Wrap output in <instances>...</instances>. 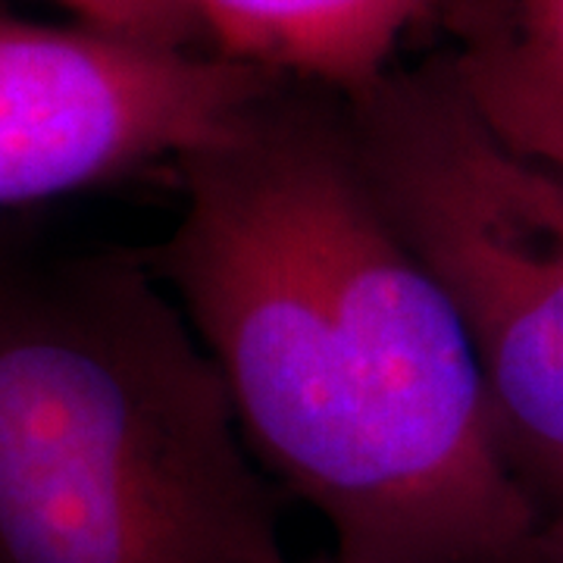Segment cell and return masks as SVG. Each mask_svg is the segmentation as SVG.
Wrapping results in <instances>:
<instances>
[{
	"mask_svg": "<svg viewBox=\"0 0 563 563\" xmlns=\"http://www.w3.org/2000/svg\"><path fill=\"white\" fill-rule=\"evenodd\" d=\"M342 110L376 201L466 329L544 523L563 507V173L507 144L444 54L391 66Z\"/></svg>",
	"mask_w": 563,
	"mask_h": 563,
	"instance_id": "3957f363",
	"label": "cell"
},
{
	"mask_svg": "<svg viewBox=\"0 0 563 563\" xmlns=\"http://www.w3.org/2000/svg\"><path fill=\"white\" fill-rule=\"evenodd\" d=\"M285 76L0 13V213L176 163Z\"/></svg>",
	"mask_w": 563,
	"mask_h": 563,
	"instance_id": "277c9868",
	"label": "cell"
},
{
	"mask_svg": "<svg viewBox=\"0 0 563 563\" xmlns=\"http://www.w3.org/2000/svg\"><path fill=\"white\" fill-rule=\"evenodd\" d=\"M73 13L79 25L129 41L213 51L198 0H47Z\"/></svg>",
	"mask_w": 563,
	"mask_h": 563,
	"instance_id": "52a82bcc",
	"label": "cell"
},
{
	"mask_svg": "<svg viewBox=\"0 0 563 563\" xmlns=\"http://www.w3.org/2000/svg\"><path fill=\"white\" fill-rule=\"evenodd\" d=\"M213 51L339 95L395 66L407 32L442 0H198Z\"/></svg>",
	"mask_w": 563,
	"mask_h": 563,
	"instance_id": "5b68a950",
	"label": "cell"
},
{
	"mask_svg": "<svg viewBox=\"0 0 563 563\" xmlns=\"http://www.w3.org/2000/svg\"><path fill=\"white\" fill-rule=\"evenodd\" d=\"M176 173L181 217L144 261L329 563H539L473 344L376 201L342 95L285 76Z\"/></svg>",
	"mask_w": 563,
	"mask_h": 563,
	"instance_id": "6da1fadb",
	"label": "cell"
},
{
	"mask_svg": "<svg viewBox=\"0 0 563 563\" xmlns=\"http://www.w3.org/2000/svg\"><path fill=\"white\" fill-rule=\"evenodd\" d=\"M444 54L507 144L563 173V0H442Z\"/></svg>",
	"mask_w": 563,
	"mask_h": 563,
	"instance_id": "8992f818",
	"label": "cell"
},
{
	"mask_svg": "<svg viewBox=\"0 0 563 563\" xmlns=\"http://www.w3.org/2000/svg\"><path fill=\"white\" fill-rule=\"evenodd\" d=\"M282 498L144 251L0 232V563H291Z\"/></svg>",
	"mask_w": 563,
	"mask_h": 563,
	"instance_id": "7a4b0ae2",
	"label": "cell"
},
{
	"mask_svg": "<svg viewBox=\"0 0 563 563\" xmlns=\"http://www.w3.org/2000/svg\"><path fill=\"white\" fill-rule=\"evenodd\" d=\"M539 563H563V507L548 514L539 536Z\"/></svg>",
	"mask_w": 563,
	"mask_h": 563,
	"instance_id": "ba28073f",
	"label": "cell"
}]
</instances>
